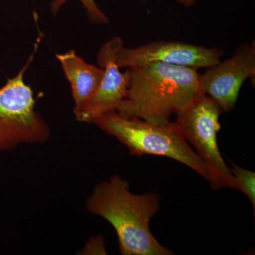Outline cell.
Wrapping results in <instances>:
<instances>
[{"instance_id":"cell-1","label":"cell","mask_w":255,"mask_h":255,"mask_svg":"<svg viewBox=\"0 0 255 255\" xmlns=\"http://www.w3.org/2000/svg\"><path fill=\"white\" fill-rule=\"evenodd\" d=\"M128 70L126 98L117 113L128 119L168 123L204 95L197 70L162 63L135 65Z\"/></svg>"},{"instance_id":"cell-2","label":"cell","mask_w":255,"mask_h":255,"mask_svg":"<svg viewBox=\"0 0 255 255\" xmlns=\"http://www.w3.org/2000/svg\"><path fill=\"white\" fill-rule=\"evenodd\" d=\"M159 207L154 193L130 192L129 184L118 174L97 184L87 198L86 208L113 226L123 255H170L151 233L149 224Z\"/></svg>"},{"instance_id":"cell-3","label":"cell","mask_w":255,"mask_h":255,"mask_svg":"<svg viewBox=\"0 0 255 255\" xmlns=\"http://www.w3.org/2000/svg\"><path fill=\"white\" fill-rule=\"evenodd\" d=\"M92 124L118 139L132 155L170 157L205 178L214 189L223 188L217 174L190 147L174 122L154 123L128 119L114 112L101 116Z\"/></svg>"},{"instance_id":"cell-4","label":"cell","mask_w":255,"mask_h":255,"mask_svg":"<svg viewBox=\"0 0 255 255\" xmlns=\"http://www.w3.org/2000/svg\"><path fill=\"white\" fill-rule=\"evenodd\" d=\"M38 27V25H37ZM38 36L31 54L19 72L0 87V152L14 150L21 144H43L49 140L51 130L36 110V100L24 75L34 60L43 34Z\"/></svg>"},{"instance_id":"cell-5","label":"cell","mask_w":255,"mask_h":255,"mask_svg":"<svg viewBox=\"0 0 255 255\" xmlns=\"http://www.w3.org/2000/svg\"><path fill=\"white\" fill-rule=\"evenodd\" d=\"M221 112L217 103L204 94L178 114L174 123L196 154L216 172L223 187L237 189L231 169L224 162L218 146Z\"/></svg>"},{"instance_id":"cell-6","label":"cell","mask_w":255,"mask_h":255,"mask_svg":"<svg viewBox=\"0 0 255 255\" xmlns=\"http://www.w3.org/2000/svg\"><path fill=\"white\" fill-rule=\"evenodd\" d=\"M255 43H243L229 59L208 68L201 75L203 92L219 105L221 112H230L237 102L242 85L248 78L255 80Z\"/></svg>"},{"instance_id":"cell-7","label":"cell","mask_w":255,"mask_h":255,"mask_svg":"<svg viewBox=\"0 0 255 255\" xmlns=\"http://www.w3.org/2000/svg\"><path fill=\"white\" fill-rule=\"evenodd\" d=\"M223 53L224 51L218 48L179 41H154L136 48L122 47L117 53V63L120 68H128L158 62L198 70L219 63Z\"/></svg>"},{"instance_id":"cell-8","label":"cell","mask_w":255,"mask_h":255,"mask_svg":"<svg viewBox=\"0 0 255 255\" xmlns=\"http://www.w3.org/2000/svg\"><path fill=\"white\" fill-rule=\"evenodd\" d=\"M123 46L122 38L114 36L101 47L97 61L104 70L103 78L95 95L81 113L75 117L78 122L92 124L104 114L117 112L126 98L128 70L122 73L117 63V53Z\"/></svg>"},{"instance_id":"cell-9","label":"cell","mask_w":255,"mask_h":255,"mask_svg":"<svg viewBox=\"0 0 255 255\" xmlns=\"http://www.w3.org/2000/svg\"><path fill=\"white\" fill-rule=\"evenodd\" d=\"M55 57L70 84L74 102L73 112L76 117L86 107L98 90L104 70L87 63L75 50H69L56 54Z\"/></svg>"},{"instance_id":"cell-10","label":"cell","mask_w":255,"mask_h":255,"mask_svg":"<svg viewBox=\"0 0 255 255\" xmlns=\"http://www.w3.org/2000/svg\"><path fill=\"white\" fill-rule=\"evenodd\" d=\"M71 0H52L50 4V11L53 15L58 14L64 5ZM85 10L87 17L91 22L98 25H107L110 23V18L101 10L95 0H77ZM146 4L148 0H138Z\"/></svg>"},{"instance_id":"cell-11","label":"cell","mask_w":255,"mask_h":255,"mask_svg":"<svg viewBox=\"0 0 255 255\" xmlns=\"http://www.w3.org/2000/svg\"><path fill=\"white\" fill-rule=\"evenodd\" d=\"M233 168L231 169L237 189L244 193L251 201L253 208L255 206V173L233 163Z\"/></svg>"},{"instance_id":"cell-12","label":"cell","mask_w":255,"mask_h":255,"mask_svg":"<svg viewBox=\"0 0 255 255\" xmlns=\"http://www.w3.org/2000/svg\"><path fill=\"white\" fill-rule=\"evenodd\" d=\"M85 255H107L105 241L102 236L92 238L82 251Z\"/></svg>"},{"instance_id":"cell-13","label":"cell","mask_w":255,"mask_h":255,"mask_svg":"<svg viewBox=\"0 0 255 255\" xmlns=\"http://www.w3.org/2000/svg\"><path fill=\"white\" fill-rule=\"evenodd\" d=\"M176 1L186 7H191L195 4L197 0H176Z\"/></svg>"},{"instance_id":"cell-14","label":"cell","mask_w":255,"mask_h":255,"mask_svg":"<svg viewBox=\"0 0 255 255\" xmlns=\"http://www.w3.org/2000/svg\"><path fill=\"white\" fill-rule=\"evenodd\" d=\"M0 1H1V0H0Z\"/></svg>"}]
</instances>
